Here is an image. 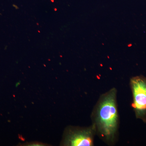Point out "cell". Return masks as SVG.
Masks as SVG:
<instances>
[{
    "instance_id": "6da1fadb",
    "label": "cell",
    "mask_w": 146,
    "mask_h": 146,
    "mask_svg": "<svg viewBox=\"0 0 146 146\" xmlns=\"http://www.w3.org/2000/svg\"><path fill=\"white\" fill-rule=\"evenodd\" d=\"M91 118L96 134L108 145H115L119 126L117 89L112 88L100 96Z\"/></svg>"
},
{
    "instance_id": "7a4b0ae2",
    "label": "cell",
    "mask_w": 146,
    "mask_h": 146,
    "mask_svg": "<svg viewBox=\"0 0 146 146\" xmlns=\"http://www.w3.org/2000/svg\"><path fill=\"white\" fill-rule=\"evenodd\" d=\"M130 85L133 96L132 107L136 117L146 123V78L133 77L131 78Z\"/></svg>"
},
{
    "instance_id": "3957f363",
    "label": "cell",
    "mask_w": 146,
    "mask_h": 146,
    "mask_svg": "<svg viewBox=\"0 0 146 146\" xmlns=\"http://www.w3.org/2000/svg\"><path fill=\"white\" fill-rule=\"evenodd\" d=\"M65 143L67 145L92 146L94 145L96 130L91 125L84 128L72 129L68 131Z\"/></svg>"
}]
</instances>
